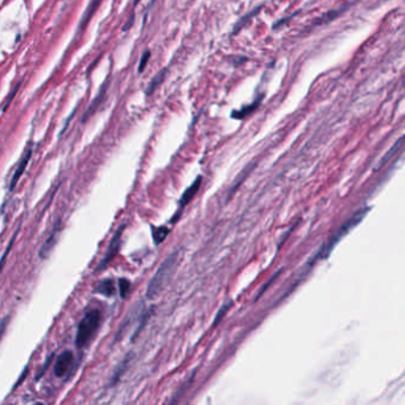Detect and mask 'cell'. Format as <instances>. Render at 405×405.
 <instances>
[{"instance_id": "1", "label": "cell", "mask_w": 405, "mask_h": 405, "mask_svg": "<svg viewBox=\"0 0 405 405\" xmlns=\"http://www.w3.org/2000/svg\"><path fill=\"white\" fill-rule=\"evenodd\" d=\"M178 262H180V252L175 251L161 264L158 270L151 278L148 289H146V298L148 300L152 301L162 294V291L167 287V285L174 277L176 269L178 266Z\"/></svg>"}, {"instance_id": "2", "label": "cell", "mask_w": 405, "mask_h": 405, "mask_svg": "<svg viewBox=\"0 0 405 405\" xmlns=\"http://www.w3.org/2000/svg\"><path fill=\"white\" fill-rule=\"evenodd\" d=\"M101 321H102V315L98 309H92V310L86 313V315L80 321L79 327H77L75 339L77 347H86L88 343L94 339L98 329L100 328Z\"/></svg>"}, {"instance_id": "3", "label": "cell", "mask_w": 405, "mask_h": 405, "mask_svg": "<svg viewBox=\"0 0 405 405\" xmlns=\"http://www.w3.org/2000/svg\"><path fill=\"white\" fill-rule=\"evenodd\" d=\"M369 210H370L369 208H362L361 210H359V212H356L350 220L346 221V222L341 226L340 230L338 232H335L334 236H333L332 238H330L329 240L327 241L323 246H322V249L318 252V254H316L315 257H314V259L311 260V265H313V264L315 263L318 259H323V258L328 257V255L330 254V252L333 251V249L337 246V244H339V241L341 240V239H342L346 234H348V232H350L352 228L355 227V226L358 225L362 219H364L365 215L369 213Z\"/></svg>"}, {"instance_id": "4", "label": "cell", "mask_w": 405, "mask_h": 405, "mask_svg": "<svg viewBox=\"0 0 405 405\" xmlns=\"http://www.w3.org/2000/svg\"><path fill=\"white\" fill-rule=\"evenodd\" d=\"M74 362V354L71 351H65L58 355L54 365V373L57 378L66 377Z\"/></svg>"}, {"instance_id": "5", "label": "cell", "mask_w": 405, "mask_h": 405, "mask_svg": "<svg viewBox=\"0 0 405 405\" xmlns=\"http://www.w3.org/2000/svg\"><path fill=\"white\" fill-rule=\"evenodd\" d=\"M124 228H125V226H121V227L118 230V232H117V233H116V236H113V239H112V241H111V244H110V246H108V249H107V252H106L105 258H103V259L101 260L100 265L98 266L97 270H95V271H100V270H102V269H105L106 266L108 265V263H110L111 260L113 259L114 255H116L117 253H118L119 249H120L121 232H122V230H124Z\"/></svg>"}, {"instance_id": "6", "label": "cell", "mask_w": 405, "mask_h": 405, "mask_svg": "<svg viewBox=\"0 0 405 405\" xmlns=\"http://www.w3.org/2000/svg\"><path fill=\"white\" fill-rule=\"evenodd\" d=\"M60 233H61V225H60V221H58V222L56 223L55 227L52 228L51 233L49 234L47 240L44 241L43 246H42L41 250H39V257H41L42 259H45V258L49 255V253L51 252V250L54 249L56 242H57L58 238H60Z\"/></svg>"}, {"instance_id": "7", "label": "cell", "mask_w": 405, "mask_h": 405, "mask_svg": "<svg viewBox=\"0 0 405 405\" xmlns=\"http://www.w3.org/2000/svg\"><path fill=\"white\" fill-rule=\"evenodd\" d=\"M140 305H142V304H140V303H138V304L135 305V307H133L131 309V311H130V313L127 314V316L124 319V321H122V323L120 324V327H119L118 333H117V335H116V337H114V341H119V340H120L122 335H124L125 333H126V330L129 329V327L132 324L133 320H137L138 319V316H139V314H140V309H139Z\"/></svg>"}, {"instance_id": "8", "label": "cell", "mask_w": 405, "mask_h": 405, "mask_svg": "<svg viewBox=\"0 0 405 405\" xmlns=\"http://www.w3.org/2000/svg\"><path fill=\"white\" fill-rule=\"evenodd\" d=\"M31 156H33V149L29 148L28 150H26L25 154H24V156H23V158H22V161H20L19 165H18L17 170H16V172H15V174H13V177H12V180H11V183H10V190H13V189H15L16 185H17L18 181H19V178L22 177V175L24 174V171H25L26 167H28L29 162H30Z\"/></svg>"}, {"instance_id": "9", "label": "cell", "mask_w": 405, "mask_h": 405, "mask_svg": "<svg viewBox=\"0 0 405 405\" xmlns=\"http://www.w3.org/2000/svg\"><path fill=\"white\" fill-rule=\"evenodd\" d=\"M402 151H403V137L399 138V139L397 140V143H394L392 148L386 152L385 156L382 158V161L379 162V165H378L377 169H382L386 164L390 163L393 158H396L398 154L402 153Z\"/></svg>"}, {"instance_id": "10", "label": "cell", "mask_w": 405, "mask_h": 405, "mask_svg": "<svg viewBox=\"0 0 405 405\" xmlns=\"http://www.w3.org/2000/svg\"><path fill=\"white\" fill-rule=\"evenodd\" d=\"M200 186H201V177H199L195 182L193 183L190 186H189L188 189L183 193L182 197H181V201H180V206L181 207H185L186 204L189 203V202L193 200V197L196 195V193L199 191L200 189Z\"/></svg>"}, {"instance_id": "11", "label": "cell", "mask_w": 405, "mask_h": 405, "mask_svg": "<svg viewBox=\"0 0 405 405\" xmlns=\"http://www.w3.org/2000/svg\"><path fill=\"white\" fill-rule=\"evenodd\" d=\"M95 292L106 296V297H112V296H114V294H116V285H114V282L112 281V279H105V281L101 282V283L95 287Z\"/></svg>"}, {"instance_id": "12", "label": "cell", "mask_w": 405, "mask_h": 405, "mask_svg": "<svg viewBox=\"0 0 405 405\" xmlns=\"http://www.w3.org/2000/svg\"><path fill=\"white\" fill-rule=\"evenodd\" d=\"M260 99H262V98H259L257 101H255V102L251 103V105H249L247 107H242L240 111L233 112V113H232V117H233V118H236V119H241V118H244V117L249 116V114L251 113L252 111H254L255 108H257V106L259 105Z\"/></svg>"}, {"instance_id": "13", "label": "cell", "mask_w": 405, "mask_h": 405, "mask_svg": "<svg viewBox=\"0 0 405 405\" xmlns=\"http://www.w3.org/2000/svg\"><path fill=\"white\" fill-rule=\"evenodd\" d=\"M100 2H101V0H93V1L90 2L89 7H88V10L86 12V17H84V19H82L81 26L84 25V24H88V22H89V19H90V17L94 15L95 10L98 9V6L100 5Z\"/></svg>"}, {"instance_id": "14", "label": "cell", "mask_w": 405, "mask_h": 405, "mask_svg": "<svg viewBox=\"0 0 405 405\" xmlns=\"http://www.w3.org/2000/svg\"><path fill=\"white\" fill-rule=\"evenodd\" d=\"M168 233H169V230H168L167 227H158V228H156V230H154V232H153L154 242H156L157 245L161 244V242L163 241L165 238H167Z\"/></svg>"}, {"instance_id": "15", "label": "cell", "mask_w": 405, "mask_h": 405, "mask_svg": "<svg viewBox=\"0 0 405 405\" xmlns=\"http://www.w3.org/2000/svg\"><path fill=\"white\" fill-rule=\"evenodd\" d=\"M165 71H167V69H163V70H162L161 73L158 74V75L154 76V79L152 80V81H151V84H149V88H148V94H151V93H152L153 90L156 89V87H158V84H161L162 80H163Z\"/></svg>"}, {"instance_id": "16", "label": "cell", "mask_w": 405, "mask_h": 405, "mask_svg": "<svg viewBox=\"0 0 405 405\" xmlns=\"http://www.w3.org/2000/svg\"><path fill=\"white\" fill-rule=\"evenodd\" d=\"M18 232H19V227L17 228V231L15 232V234H13V236H12V239H11V241L9 242V246H7V249L5 250V252H4V255H2V258L1 259H0V272H1V270H2V268H4V265H5V260H6V258H7V255H9V252H10V250L12 249V246H13V242H15V240H16V238H17V234H18Z\"/></svg>"}, {"instance_id": "17", "label": "cell", "mask_w": 405, "mask_h": 405, "mask_svg": "<svg viewBox=\"0 0 405 405\" xmlns=\"http://www.w3.org/2000/svg\"><path fill=\"white\" fill-rule=\"evenodd\" d=\"M119 290H120V296L122 298L126 297L127 294H129L130 291V287H131V283H130L127 279H119Z\"/></svg>"}, {"instance_id": "18", "label": "cell", "mask_w": 405, "mask_h": 405, "mask_svg": "<svg viewBox=\"0 0 405 405\" xmlns=\"http://www.w3.org/2000/svg\"><path fill=\"white\" fill-rule=\"evenodd\" d=\"M232 305V302H230L228 303V304H225V305H222V308L220 309L219 310V313H218V315H217V318H215V320H214V324H218L220 322V320H221V318H222L223 315H225L226 313H227V310H228V308H230Z\"/></svg>"}, {"instance_id": "19", "label": "cell", "mask_w": 405, "mask_h": 405, "mask_svg": "<svg viewBox=\"0 0 405 405\" xmlns=\"http://www.w3.org/2000/svg\"><path fill=\"white\" fill-rule=\"evenodd\" d=\"M149 57H150V52L146 51L145 54L143 55L142 61H140V65H139V69H138V70H139L140 73H142V71L144 70V69H145L146 65H148V62H149Z\"/></svg>"}, {"instance_id": "20", "label": "cell", "mask_w": 405, "mask_h": 405, "mask_svg": "<svg viewBox=\"0 0 405 405\" xmlns=\"http://www.w3.org/2000/svg\"><path fill=\"white\" fill-rule=\"evenodd\" d=\"M7 324H9V318H5L0 321V339H1V337L4 335L5 328L7 327Z\"/></svg>"}]
</instances>
